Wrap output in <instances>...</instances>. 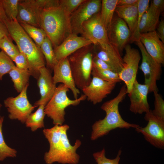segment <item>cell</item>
Listing matches in <instances>:
<instances>
[{"label": "cell", "instance_id": "ee69618b", "mask_svg": "<svg viewBox=\"0 0 164 164\" xmlns=\"http://www.w3.org/2000/svg\"><path fill=\"white\" fill-rule=\"evenodd\" d=\"M138 0H118L117 6H125L137 3Z\"/></svg>", "mask_w": 164, "mask_h": 164}, {"label": "cell", "instance_id": "9c48e42d", "mask_svg": "<svg viewBox=\"0 0 164 164\" xmlns=\"http://www.w3.org/2000/svg\"><path fill=\"white\" fill-rule=\"evenodd\" d=\"M124 49L125 54L122 58L123 67L118 74L121 81L124 82L128 94L131 91L136 79L141 57L138 50L132 47L130 45L127 44Z\"/></svg>", "mask_w": 164, "mask_h": 164}, {"label": "cell", "instance_id": "7402d4cb", "mask_svg": "<svg viewBox=\"0 0 164 164\" xmlns=\"http://www.w3.org/2000/svg\"><path fill=\"white\" fill-rule=\"evenodd\" d=\"M137 3L128 6H117L115 10L117 16L126 22L132 35L135 32L137 26L138 17Z\"/></svg>", "mask_w": 164, "mask_h": 164}, {"label": "cell", "instance_id": "83f0119b", "mask_svg": "<svg viewBox=\"0 0 164 164\" xmlns=\"http://www.w3.org/2000/svg\"><path fill=\"white\" fill-rule=\"evenodd\" d=\"M30 38L39 47L47 37L45 31L38 28L23 22H19Z\"/></svg>", "mask_w": 164, "mask_h": 164}, {"label": "cell", "instance_id": "6da1fadb", "mask_svg": "<svg viewBox=\"0 0 164 164\" xmlns=\"http://www.w3.org/2000/svg\"><path fill=\"white\" fill-rule=\"evenodd\" d=\"M69 128L67 124L55 125L51 128L43 130L50 144L49 150L44 155L46 164H52L54 162L63 164L78 163L80 156L76 151L81 142L77 139L74 145L70 144L67 135Z\"/></svg>", "mask_w": 164, "mask_h": 164}, {"label": "cell", "instance_id": "d6986e66", "mask_svg": "<svg viewBox=\"0 0 164 164\" xmlns=\"http://www.w3.org/2000/svg\"><path fill=\"white\" fill-rule=\"evenodd\" d=\"M91 44L93 43L90 40L72 33L53 49L58 61L68 57L81 48Z\"/></svg>", "mask_w": 164, "mask_h": 164}, {"label": "cell", "instance_id": "74e56055", "mask_svg": "<svg viewBox=\"0 0 164 164\" xmlns=\"http://www.w3.org/2000/svg\"><path fill=\"white\" fill-rule=\"evenodd\" d=\"M86 0H60L59 5L70 15Z\"/></svg>", "mask_w": 164, "mask_h": 164}, {"label": "cell", "instance_id": "f546056e", "mask_svg": "<svg viewBox=\"0 0 164 164\" xmlns=\"http://www.w3.org/2000/svg\"><path fill=\"white\" fill-rule=\"evenodd\" d=\"M20 0H1L5 14L8 19L17 20Z\"/></svg>", "mask_w": 164, "mask_h": 164}, {"label": "cell", "instance_id": "7c38bea8", "mask_svg": "<svg viewBox=\"0 0 164 164\" xmlns=\"http://www.w3.org/2000/svg\"><path fill=\"white\" fill-rule=\"evenodd\" d=\"M80 34L93 45L109 43L107 30L101 19L100 11L84 23Z\"/></svg>", "mask_w": 164, "mask_h": 164}, {"label": "cell", "instance_id": "4dcf8cb0", "mask_svg": "<svg viewBox=\"0 0 164 164\" xmlns=\"http://www.w3.org/2000/svg\"><path fill=\"white\" fill-rule=\"evenodd\" d=\"M91 75L92 77H97L108 82L117 83L121 81L118 73L111 70L99 69L93 66H92Z\"/></svg>", "mask_w": 164, "mask_h": 164}, {"label": "cell", "instance_id": "ab89813d", "mask_svg": "<svg viewBox=\"0 0 164 164\" xmlns=\"http://www.w3.org/2000/svg\"><path fill=\"white\" fill-rule=\"evenodd\" d=\"M92 63L93 66L97 69L101 70H109L113 71L111 67L107 63L94 55V54L92 59Z\"/></svg>", "mask_w": 164, "mask_h": 164}, {"label": "cell", "instance_id": "f35d334b", "mask_svg": "<svg viewBox=\"0 0 164 164\" xmlns=\"http://www.w3.org/2000/svg\"><path fill=\"white\" fill-rule=\"evenodd\" d=\"M13 61L15 62V66L17 68L24 70H28V61L25 56L22 53L20 52L15 56Z\"/></svg>", "mask_w": 164, "mask_h": 164}, {"label": "cell", "instance_id": "7bdbcfd3", "mask_svg": "<svg viewBox=\"0 0 164 164\" xmlns=\"http://www.w3.org/2000/svg\"><path fill=\"white\" fill-rule=\"evenodd\" d=\"M6 36H10L5 24L3 21L0 20V40Z\"/></svg>", "mask_w": 164, "mask_h": 164}, {"label": "cell", "instance_id": "f6af8a7d", "mask_svg": "<svg viewBox=\"0 0 164 164\" xmlns=\"http://www.w3.org/2000/svg\"><path fill=\"white\" fill-rule=\"evenodd\" d=\"M8 19L3 9L1 0H0V20L4 21Z\"/></svg>", "mask_w": 164, "mask_h": 164}, {"label": "cell", "instance_id": "2e32d148", "mask_svg": "<svg viewBox=\"0 0 164 164\" xmlns=\"http://www.w3.org/2000/svg\"><path fill=\"white\" fill-rule=\"evenodd\" d=\"M93 54L107 63L114 72L118 73L123 67L124 63L119 50L109 43L94 45Z\"/></svg>", "mask_w": 164, "mask_h": 164}, {"label": "cell", "instance_id": "8fae6325", "mask_svg": "<svg viewBox=\"0 0 164 164\" xmlns=\"http://www.w3.org/2000/svg\"><path fill=\"white\" fill-rule=\"evenodd\" d=\"M100 0H86L70 15V20L72 33L80 34L84 23L101 9Z\"/></svg>", "mask_w": 164, "mask_h": 164}, {"label": "cell", "instance_id": "5b68a950", "mask_svg": "<svg viewBox=\"0 0 164 164\" xmlns=\"http://www.w3.org/2000/svg\"><path fill=\"white\" fill-rule=\"evenodd\" d=\"M94 45L83 47L68 57L75 85L81 90L88 86L92 80Z\"/></svg>", "mask_w": 164, "mask_h": 164}, {"label": "cell", "instance_id": "44dd1931", "mask_svg": "<svg viewBox=\"0 0 164 164\" xmlns=\"http://www.w3.org/2000/svg\"><path fill=\"white\" fill-rule=\"evenodd\" d=\"M39 10L34 8L25 0H20L17 20L38 28L40 26L39 20Z\"/></svg>", "mask_w": 164, "mask_h": 164}, {"label": "cell", "instance_id": "4fadbf2b", "mask_svg": "<svg viewBox=\"0 0 164 164\" xmlns=\"http://www.w3.org/2000/svg\"><path fill=\"white\" fill-rule=\"evenodd\" d=\"M107 33L109 43L117 48L121 54L132 35L126 22L118 16L113 17Z\"/></svg>", "mask_w": 164, "mask_h": 164}, {"label": "cell", "instance_id": "5bb4252c", "mask_svg": "<svg viewBox=\"0 0 164 164\" xmlns=\"http://www.w3.org/2000/svg\"><path fill=\"white\" fill-rule=\"evenodd\" d=\"M116 84L93 77L89 84L81 90L86 99L94 104H96L101 102L111 93Z\"/></svg>", "mask_w": 164, "mask_h": 164}, {"label": "cell", "instance_id": "d4e9b609", "mask_svg": "<svg viewBox=\"0 0 164 164\" xmlns=\"http://www.w3.org/2000/svg\"><path fill=\"white\" fill-rule=\"evenodd\" d=\"M118 0H102L100 10L101 19L107 30L114 17Z\"/></svg>", "mask_w": 164, "mask_h": 164}, {"label": "cell", "instance_id": "e575fe53", "mask_svg": "<svg viewBox=\"0 0 164 164\" xmlns=\"http://www.w3.org/2000/svg\"><path fill=\"white\" fill-rule=\"evenodd\" d=\"M121 152L120 149L115 159H108L105 156V150L104 148L101 151L94 153L93 155L97 164H119Z\"/></svg>", "mask_w": 164, "mask_h": 164}, {"label": "cell", "instance_id": "8d00e7d4", "mask_svg": "<svg viewBox=\"0 0 164 164\" xmlns=\"http://www.w3.org/2000/svg\"><path fill=\"white\" fill-rule=\"evenodd\" d=\"M34 8L39 10L59 5L58 0H25Z\"/></svg>", "mask_w": 164, "mask_h": 164}, {"label": "cell", "instance_id": "8992f818", "mask_svg": "<svg viewBox=\"0 0 164 164\" xmlns=\"http://www.w3.org/2000/svg\"><path fill=\"white\" fill-rule=\"evenodd\" d=\"M69 89L63 84L57 87L50 101L45 105V115L50 118L55 125H62L65 121V109L70 105H77L86 99L84 94L77 99L71 100L67 95Z\"/></svg>", "mask_w": 164, "mask_h": 164}, {"label": "cell", "instance_id": "60d3db41", "mask_svg": "<svg viewBox=\"0 0 164 164\" xmlns=\"http://www.w3.org/2000/svg\"><path fill=\"white\" fill-rule=\"evenodd\" d=\"M149 8L154 12L161 14L164 9V0H153L151 3Z\"/></svg>", "mask_w": 164, "mask_h": 164}, {"label": "cell", "instance_id": "bcb514c9", "mask_svg": "<svg viewBox=\"0 0 164 164\" xmlns=\"http://www.w3.org/2000/svg\"><path fill=\"white\" fill-rule=\"evenodd\" d=\"M2 107V105L1 103H0V111L1 110V108ZM1 117H2V116H1L0 114V120L1 119Z\"/></svg>", "mask_w": 164, "mask_h": 164}, {"label": "cell", "instance_id": "603a6c76", "mask_svg": "<svg viewBox=\"0 0 164 164\" xmlns=\"http://www.w3.org/2000/svg\"><path fill=\"white\" fill-rule=\"evenodd\" d=\"M160 15L148 9L143 14L139 25L140 34L156 30Z\"/></svg>", "mask_w": 164, "mask_h": 164}, {"label": "cell", "instance_id": "b9f144b4", "mask_svg": "<svg viewBox=\"0 0 164 164\" xmlns=\"http://www.w3.org/2000/svg\"><path fill=\"white\" fill-rule=\"evenodd\" d=\"M155 30L161 40L164 43V21L161 19L157 25Z\"/></svg>", "mask_w": 164, "mask_h": 164}, {"label": "cell", "instance_id": "484cf974", "mask_svg": "<svg viewBox=\"0 0 164 164\" xmlns=\"http://www.w3.org/2000/svg\"><path fill=\"white\" fill-rule=\"evenodd\" d=\"M45 105L41 104L38 106L37 109L31 113L28 117L25 123L26 127L35 132L39 128L44 127V119L45 115L44 108Z\"/></svg>", "mask_w": 164, "mask_h": 164}, {"label": "cell", "instance_id": "f1b7e54d", "mask_svg": "<svg viewBox=\"0 0 164 164\" xmlns=\"http://www.w3.org/2000/svg\"><path fill=\"white\" fill-rule=\"evenodd\" d=\"M4 116L0 120V161H3L7 157L14 158L16 156L17 151L8 146L5 142L2 133V127Z\"/></svg>", "mask_w": 164, "mask_h": 164}, {"label": "cell", "instance_id": "4316f807", "mask_svg": "<svg viewBox=\"0 0 164 164\" xmlns=\"http://www.w3.org/2000/svg\"><path fill=\"white\" fill-rule=\"evenodd\" d=\"M44 57L46 67L53 70L58 62L56 57L52 43L47 37L40 46Z\"/></svg>", "mask_w": 164, "mask_h": 164}, {"label": "cell", "instance_id": "3957f363", "mask_svg": "<svg viewBox=\"0 0 164 164\" xmlns=\"http://www.w3.org/2000/svg\"><path fill=\"white\" fill-rule=\"evenodd\" d=\"M127 94L125 85L121 88L118 94L114 98L104 102L101 108L106 113L104 118L96 121L92 126L91 138L95 140L105 135L111 130L117 128L135 129L140 126L125 121L121 116L119 105Z\"/></svg>", "mask_w": 164, "mask_h": 164}, {"label": "cell", "instance_id": "1f68e13d", "mask_svg": "<svg viewBox=\"0 0 164 164\" xmlns=\"http://www.w3.org/2000/svg\"><path fill=\"white\" fill-rule=\"evenodd\" d=\"M12 39L10 36L4 37L0 40V49L13 61L20 52L17 45L13 43Z\"/></svg>", "mask_w": 164, "mask_h": 164}, {"label": "cell", "instance_id": "52a82bcc", "mask_svg": "<svg viewBox=\"0 0 164 164\" xmlns=\"http://www.w3.org/2000/svg\"><path fill=\"white\" fill-rule=\"evenodd\" d=\"M29 85V83L17 96L9 97L4 101L9 118L17 120L23 124L36 107L32 106L28 99L27 91Z\"/></svg>", "mask_w": 164, "mask_h": 164}, {"label": "cell", "instance_id": "e0dca14e", "mask_svg": "<svg viewBox=\"0 0 164 164\" xmlns=\"http://www.w3.org/2000/svg\"><path fill=\"white\" fill-rule=\"evenodd\" d=\"M37 80L40 97L34 103V106L36 107L41 104L46 105L52 97L57 87L54 82L51 70L44 66L40 68Z\"/></svg>", "mask_w": 164, "mask_h": 164}, {"label": "cell", "instance_id": "ffe728a7", "mask_svg": "<svg viewBox=\"0 0 164 164\" xmlns=\"http://www.w3.org/2000/svg\"><path fill=\"white\" fill-rule=\"evenodd\" d=\"M139 40L146 50L158 63H164V43L160 39L156 31L140 34Z\"/></svg>", "mask_w": 164, "mask_h": 164}, {"label": "cell", "instance_id": "277c9868", "mask_svg": "<svg viewBox=\"0 0 164 164\" xmlns=\"http://www.w3.org/2000/svg\"><path fill=\"white\" fill-rule=\"evenodd\" d=\"M70 15L60 5L39 10L40 28L45 32L54 48L72 33Z\"/></svg>", "mask_w": 164, "mask_h": 164}, {"label": "cell", "instance_id": "7a4b0ae2", "mask_svg": "<svg viewBox=\"0 0 164 164\" xmlns=\"http://www.w3.org/2000/svg\"><path fill=\"white\" fill-rule=\"evenodd\" d=\"M4 22L10 37L15 42L20 52L26 56L28 63V70L31 76L37 80L39 75V69L45 66L46 64L40 47L28 36L17 20L7 19Z\"/></svg>", "mask_w": 164, "mask_h": 164}, {"label": "cell", "instance_id": "30bf717a", "mask_svg": "<svg viewBox=\"0 0 164 164\" xmlns=\"http://www.w3.org/2000/svg\"><path fill=\"white\" fill-rule=\"evenodd\" d=\"M136 42L142 54V61L140 68L144 74V84L149 86V93L158 91L156 82L160 77L162 65L148 54L139 40Z\"/></svg>", "mask_w": 164, "mask_h": 164}, {"label": "cell", "instance_id": "d6a6232c", "mask_svg": "<svg viewBox=\"0 0 164 164\" xmlns=\"http://www.w3.org/2000/svg\"><path fill=\"white\" fill-rule=\"evenodd\" d=\"M149 2L150 0H138L137 3L138 17L136 28L135 32L131 36L130 40L131 42H136L139 40L140 36L138 31L139 25L143 14L149 8Z\"/></svg>", "mask_w": 164, "mask_h": 164}, {"label": "cell", "instance_id": "9a60e30c", "mask_svg": "<svg viewBox=\"0 0 164 164\" xmlns=\"http://www.w3.org/2000/svg\"><path fill=\"white\" fill-rule=\"evenodd\" d=\"M149 93L148 85L139 83L136 79L131 91L128 94L130 100L129 110L131 112L135 114H142L150 111L147 100Z\"/></svg>", "mask_w": 164, "mask_h": 164}, {"label": "cell", "instance_id": "ba28073f", "mask_svg": "<svg viewBox=\"0 0 164 164\" xmlns=\"http://www.w3.org/2000/svg\"><path fill=\"white\" fill-rule=\"evenodd\" d=\"M144 119L148 121L146 126L135 128L141 133L145 140L155 147L164 149V121L154 115L152 110L145 113Z\"/></svg>", "mask_w": 164, "mask_h": 164}, {"label": "cell", "instance_id": "cb8c5ba5", "mask_svg": "<svg viewBox=\"0 0 164 164\" xmlns=\"http://www.w3.org/2000/svg\"><path fill=\"white\" fill-rule=\"evenodd\" d=\"M9 74L14 84L15 90L20 93L25 87L29 83L31 74L29 71L19 69L15 66Z\"/></svg>", "mask_w": 164, "mask_h": 164}, {"label": "cell", "instance_id": "ac0fdd59", "mask_svg": "<svg viewBox=\"0 0 164 164\" xmlns=\"http://www.w3.org/2000/svg\"><path fill=\"white\" fill-rule=\"evenodd\" d=\"M53 70L54 83H62L71 90L74 99H77L80 91L75 85L68 57L58 61Z\"/></svg>", "mask_w": 164, "mask_h": 164}, {"label": "cell", "instance_id": "d590c367", "mask_svg": "<svg viewBox=\"0 0 164 164\" xmlns=\"http://www.w3.org/2000/svg\"><path fill=\"white\" fill-rule=\"evenodd\" d=\"M153 92L155 98L154 108L152 112L155 116L164 121V101L158 91H155Z\"/></svg>", "mask_w": 164, "mask_h": 164}, {"label": "cell", "instance_id": "836d02e7", "mask_svg": "<svg viewBox=\"0 0 164 164\" xmlns=\"http://www.w3.org/2000/svg\"><path fill=\"white\" fill-rule=\"evenodd\" d=\"M15 66L13 61L2 50L0 51V80L3 76L9 72Z\"/></svg>", "mask_w": 164, "mask_h": 164}]
</instances>
